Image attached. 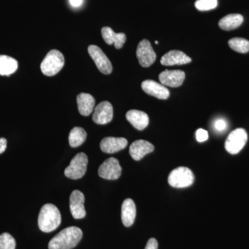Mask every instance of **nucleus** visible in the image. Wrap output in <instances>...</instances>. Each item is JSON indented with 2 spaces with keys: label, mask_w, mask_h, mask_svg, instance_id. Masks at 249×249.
<instances>
[{
  "label": "nucleus",
  "mask_w": 249,
  "mask_h": 249,
  "mask_svg": "<svg viewBox=\"0 0 249 249\" xmlns=\"http://www.w3.org/2000/svg\"><path fill=\"white\" fill-rule=\"evenodd\" d=\"M103 40L107 45H114L115 48H122L126 41V36L124 33L116 34L110 27H103L101 30Z\"/></svg>",
  "instance_id": "f3484780"
},
{
  "label": "nucleus",
  "mask_w": 249,
  "mask_h": 249,
  "mask_svg": "<svg viewBox=\"0 0 249 249\" xmlns=\"http://www.w3.org/2000/svg\"><path fill=\"white\" fill-rule=\"evenodd\" d=\"M243 21L242 15L229 14L219 20V27L224 31H231L240 27Z\"/></svg>",
  "instance_id": "412c9836"
},
{
  "label": "nucleus",
  "mask_w": 249,
  "mask_h": 249,
  "mask_svg": "<svg viewBox=\"0 0 249 249\" xmlns=\"http://www.w3.org/2000/svg\"><path fill=\"white\" fill-rule=\"evenodd\" d=\"M155 43L157 44V45H158V41H156Z\"/></svg>",
  "instance_id": "2f4dec72"
},
{
  "label": "nucleus",
  "mask_w": 249,
  "mask_h": 249,
  "mask_svg": "<svg viewBox=\"0 0 249 249\" xmlns=\"http://www.w3.org/2000/svg\"><path fill=\"white\" fill-rule=\"evenodd\" d=\"M127 139L123 137H106L101 141L100 147L105 153L113 154L127 147Z\"/></svg>",
  "instance_id": "4468645a"
},
{
  "label": "nucleus",
  "mask_w": 249,
  "mask_h": 249,
  "mask_svg": "<svg viewBox=\"0 0 249 249\" xmlns=\"http://www.w3.org/2000/svg\"><path fill=\"white\" fill-rule=\"evenodd\" d=\"M38 227L44 232L55 231L61 224V214L55 205L47 204L42 206L39 213Z\"/></svg>",
  "instance_id": "f03ea898"
},
{
  "label": "nucleus",
  "mask_w": 249,
  "mask_h": 249,
  "mask_svg": "<svg viewBox=\"0 0 249 249\" xmlns=\"http://www.w3.org/2000/svg\"><path fill=\"white\" fill-rule=\"evenodd\" d=\"M78 111L81 115L89 116L92 113L95 106V98L89 93H80L77 96Z\"/></svg>",
  "instance_id": "aec40b11"
},
{
  "label": "nucleus",
  "mask_w": 249,
  "mask_h": 249,
  "mask_svg": "<svg viewBox=\"0 0 249 249\" xmlns=\"http://www.w3.org/2000/svg\"><path fill=\"white\" fill-rule=\"evenodd\" d=\"M155 147L150 142L145 140H137L132 142L129 147V155L135 160H140L147 154L151 153Z\"/></svg>",
  "instance_id": "dca6fc26"
},
{
  "label": "nucleus",
  "mask_w": 249,
  "mask_h": 249,
  "mask_svg": "<svg viewBox=\"0 0 249 249\" xmlns=\"http://www.w3.org/2000/svg\"><path fill=\"white\" fill-rule=\"evenodd\" d=\"M142 89L150 96H155L159 99L165 100L170 96L169 90L160 83L152 80H147L142 82Z\"/></svg>",
  "instance_id": "ddd939ff"
},
{
  "label": "nucleus",
  "mask_w": 249,
  "mask_h": 249,
  "mask_svg": "<svg viewBox=\"0 0 249 249\" xmlns=\"http://www.w3.org/2000/svg\"><path fill=\"white\" fill-rule=\"evenodd\" d=\"M192 59L186 53L178 50H172L164 54L160 59V64L164 66L182 65L191 62Z\"/></svg>",
  "instance_id": "2eb2a0df"
},
{
  "label": "nucleus",
  "mask_w": 249,
  "mask_h": 249,
  "mask_svg": "<svg viewBox=\"0 0 249 249\" xmlns=\"http://www.w3.org/2000/svg\"><path fill=\"white\" fill-rule=\"evenodd\" d=\"M88 158L86 154L80 152L72 159L70 164L65 170L67 178L78 179L85 175L88 168Z\"/></svg>",
  "instance_id": "39448f33"
},
{
  "label": "nucleus",
  "mask_w": 249,
  "mask_h": 249,
  "mask_svg": "<svg viewBox=\"0 0 249 249\" xmlns=\"http://www.w3.org/2000/svg\"><path fill=\"white\" fill-rule=\"evenodd\" d=\"M195 6L199 11H210L217 7V0H197Z\"/></svg>",
  "instance_id": "a878e982"
},
{
  "label": "nucleus",
  "mask_w": 249,
  "mask_h": 249,
  "mask_svg": "<svg viewBox=\"0 0 249 249\" xmlns=\"http://www.w3.org/2000/svg\"><path fill=\"white\" fill-rule=\"evenodd\" d=\"M229 45L235 52L247 53L249 52V41L242 37H234L229 41Z\"/></svg>",
  "instance_id": "b1692460"
},
{
  "label": "nucleus",
  "mask_w": 249,
  "mask_h": 249,
  "mask_svg": "<svg viewBox=\"0 0 249 249\" xmlns=\"http://www.w3.org/2000/svg\"><path fill=\"white\" fill-rule=\"evenodd\" d=\"M137 57L139 64L142 67L151 66L155 62L157 55L148 40L145 39L139 42L137 49Z\"/></svg>",
  "instance_id": "1a4fd4ad"
},
{
  "label": "nucleus",
  "mask_w": 249,
  "mask_h": 249,
  "mask_svg": "<svg viewBox=\"0 0 249 249\" xmlns=\"http://www.w3.org/2000/svg\"><path fill=\"white\" fill-rule=\"evenodd\" d=\"M7 146V141L4 138H0V155L6 150Z\"/></svg>",
  "instance_id": "c756f323"
},
{
  "label": "nucleus",
  "mask_w": 249,
  "mask_h": 249,
  "mask_svg": "<svg viewBox=\"0 0 249 249\" xmlns=\"http://www.w3.org/2000/svg\"><path fill=\"white\" fill-rule=\"evenodd\" d=\"M98 175L101 178L107 180H115L120 178L122 173L119 160L114 157L107 159L98 168Z\"/></svg>",
  "instance_id": "6e6552de"
},
{
  "label": "nucleus",
  "mask_w": 249,
  "mask_h": 249,
  "mask_svg": "<svg viewBox=\"0 0 249 249\" xmlns=\"http://www.w3.org/2000/svg\"><path fill=\"white\" fill-rule=\"evenodd\" d=\"M228 124L227 121L223 119H217L214 122V128L219 132H222L227 128Z\"/></svg>",
  "instance_id": "cd10ccee"
},
{
  "label": "nucleus",
  "mask_w": 249,
  "mask_h": 249,
  "mask_svg": "<svg viewBox=\"0 0 249 249\" xmlns=\"http://www.w3.org/2000/svg\"><path fill=\"white\" fill-rule=\"evenodd\" d=\"M126 119L138 130L146 128L149 124V117L144 111L132 109L127 111Z\"/></svg>",
  "instance_id": "a211bd4d"
},
{
  "label": "nucleus",
  "mask_w": 249,
  "mask_h": 249,
  "mask_svg": "<svg viewBox=\"0 0 249 249\" xmlns=\"http://www.w3.org/2000/svg\"><path fill=\"white\" fill-rule=\"evenodd\" d=\"M71 6L73 7H78L83 3V0H70Z\"/></svg>",
  "instance_id": "7c9ffc66"
},
{
  "label": "nucleus",
  "mask_w": 249,
  "mask_h": 249,
  "mask_svg": "<svg viewBox=\"0 0 249 249\" xmlns=\"http://www.w3.org/2000/svg\"><path fill=\"white\" fill-rule=\"evenodd\" d=\"M65 65V58L61 52L53 49L47 54L41 63L42 73L47 76H53L62 70Z\"/></svg>",
  "instance_id": "7ed1b4c3"
},
{
  "label": "nucleus",
  "mask_w": 249,
  "mask_h": 249,
  "mask_svg": "<svg viewBox=\"0 0 249 249\" xmlns=\"http://www.w3.org/2000/svg\"><path fill=\"white\" fill-rule=\"evenodd\" d=\"M137 209L134 201L131 199H124L121 208V219L124 227H129L135 220Z\"/></svg>",
  "instance_id": "6ab92c4d"
},
{
  "label": "nucleus",
  "mask_w": 249,
  "mask_h": 249,
  "mask_svg": "<svg viewBox=\"0 0 249 249\" xmlns=\"http://www.w3.org/2000/svg\"><path fill=\"white\" fill-rule=\"evenodd\" d=\"M145 249H158V242L155 238L150 239L147 241Z\"/></svg>",
  "instance_id": "c85d7f7f"
},
{
  "label": "nucleus",
  "mask_w": 249,
  "mask_h": 249,
  "mask_svg": "<svg viewBox=\"0 0 249 249\" xmlns=\"http://www.w3.org/2000/svg\"><path fill=\"white\" fill-rule=\"evenodd\" d=\"M248 140V134L243 128H237L231 132L225 142V148L229 153L236 155L243 149Z\"/></svg>",
  "instance_id": "423d86ee"
},
{
  "label": "nucleus",
  "mask_w": 249,
  "mask_h": 249,
  "mask_svg": "<svg viewBox=\"0 0 249 249\" xmlns=\"http://www.w3.org/2000/svg\"><path fill=\"white\" fill-rule=\"evenodd\" d=\"M87 139V132L84 129L75 127L71 129L69 136L70 146L77 147L81 145Z\"/></svg>",
  "instance_id": "5701e85b"
},
{
  "label": "nucleus",
  "mask_w": 249,
  "mask_h": 249,
  "mask_svg": "<svg viewBox=\"0 0 249 249\" xmlns=\"http://www.w3.org/2000/svg\"><path fill=\"white\" fill-rule=\"evenodd\" d=\"M18 63L17 60L8 55H0V75L10 76L17 71Z\"/></svg>",
  "instance_id": "4be33fe9"
},
{
  "label": "nucleus",
  "mask_w": 249,
  "mask_h": 249,
  "mask_svg": "<svg viewBox=\"0 0 249 249\" xmlns=\"http://www.w3.org/2000/svg\"><path fill=\"white\" fill-rule=\"evenodd\" d=\"M70 211L74 219H83L86 215L84 203L85 196L80 191H73L70 196Z\"/></svg>",
  "instance_id": "9b49d317"
},
{
  "label": "nucleus",
  "mask_w": 249,
  "mask_h": 249,
  "mask_svg": "<svg viewBox=\"0 0 249 249\" xmlns=\"http://www.w3.org/2000/svg\"><path fill=\"white\" fill-rule=\"evenodd\" d=\"M195 181L193 172L186 167H178L168 176V183L174 188H183L191 186Z\"/></svg>",
  "instance_id": "20e7f679"
},
{
  "label": "nucleus",
  "mask_w": 249,
  "mask_h": 249,
  "mask_svg": "<svg viewBox=\"0 0 249 249\" xmlns=\"http://www.w3.org/2000/svg\"><path fill=\"white\" fill-rule=\"evenodd\" d=\"M88 52L96 64L98 70L103 74H110L112 71V65L107 55L96 45H90L88 47Z\"/></svg>",
  "instance_id": "0eeeda50"
},
{
  "label": "nucleus",
  "mask_w": 249,
  "mask_h": 249,
  "mask_svg": "<svg viewBox=\"0 0 249 249\" xmlns=\"http://www.w3.org/2000/svg\"><path fill=\"white\" fill-rule=\"evenodd\" d=\"M16 242L12 235L8 232L0 235V249H16Z\"/></svg>",
  "instance_id": "393cba45"
},
{
  "label": "nucleus",
  "mask_w": 249,
  "mask_h": 249,
  "mask_svg": "<svg viewBox=\"0 0 249 249\" xmlns=\"http://www.w3.org/2000/svg\"><path fill=\"white\" fill-rule=\"evenodd\" d=\"M83 237L81 229L70 227L63 229L49 242V249H72L79 243Z\"/></svg>",
  "instance_id": "f257e3e1"
},
{
  "label": "nucleus",
  "mask_w": 249,
  "mask_h": 249,
  "mask_svg": "<svg viewBox=\"0 0 249 249\" xmlns=\"http://www.w3.org/2000/svg\"><path fill=\"white\" fill-rule=\"evenodd\" d=\"M113 115L114 111L111 103L108 101H103L95 108L92 120L96 124H107L112 120Z\"/></svg>",
  "instance_id": "9d476101"
},
{
  "label": "nucleus",
  "mask_w": 249,
  "mask_h": 249,
  "mask_svg": "<svg viewBox=\"0 0 249 249\" xmlns=\"http://www.w3.org/2000/svg\"><path fill=\"white\" fill-rule=\"evenodd\" d=\"M196 138L197 142H204L209 139V134L205 129H199L196 132Z\"/></svg>",
  "instance_id": "bb28decb"
},
{
  "label": "nucleus",
  "mask_w": 249,
  "mask_h": 249,
  "mask_svg": "<svg viewBox=\"0 0 249 249\" xmlns=\"http://www.w3.org/2000/svg\"><path fill=\"white\" fill-rule=\"evenodd\" d=\"M184 71L181 70H165L160 74V83L170 88H178L183 84L185 79Z\"/></svg>",
  "instance_id": "f8f14e48"
}]
</instances>
